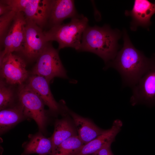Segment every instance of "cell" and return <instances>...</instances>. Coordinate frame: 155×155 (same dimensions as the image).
Masks as SVG:
<instances>
[{
	"instance_id": "cell-1",
	"label": "cell",
	"mask_w": 155,
	"mask_h": 155,
	"mask_svg": "<svg viewBox=\"0 0 155 155\" xmlns=\"http://www.w3.org/2000/svg\"><path fill=\"white\" fill-rule=\"evenodd\" d=\"M123 38V47L105 68L112 67L116 69L121 77L123 86L132 88L149 69L154 59L147 58L136 49L125 31Z\"/></svg>"
},
{
	"instance_id": "cell-2",
	"label": "cell",
	"mask_w": 155,
	"mask_h": 155,
	"mask_svg": "<svg viewBox=\"0 0 155 155\" xmlns=\"http://www.w3.org/2000/svg\"><path fill=\"white\" fill-rule=\"evenodd\" d=\"M119 32L107 25L87 26L83 32L79 51L90 52L101 58L108 64L118 52Z\"/></svg>"
},
{
	"instance_id": "cell-3",
	"label": "cell",
	"mask_w": 155,
	"mask_h": 155,
	"mask_svg": "<svg viewBox=\"0 0 155 155\" xmlns=\"http://www.w3.org/2000/svg\"><path fill=\"white\" fill-rule=\"evenodd\" d=\"M88 20L83 15H77L65 24L53 26L44 32L47 42L55 41L59 44L58 49L69 47L79 51L82 35L88 26Z\"/></svg>"
},
{
	"instance_id": "cell-4",
	"label": "cell",
	"mask_w": 155,
	"mask_h": 155,
	"mask_svg": "<svg viewBox=\"0 0 155 155\" xmlns=\"http://www.w3.org/2000/svg\"><path fill=\"white\" fill-rule=\"evenodd\" d=\"M19 103L27 119H32L39 131L44 135L50 121L49 115L45 110L44 102L37 94L27 84L22 85L18 94Z\"/></svg>"
},
{
	"instance_id": "cell-5",
	"label": "cell",
	"mask_w": 155,
	"mask_h": 155,
	"mask_svg": "<svg viewBox=\"0 0 155 155\" xmlns=\"http://www.w3.org/2000/svg\"><path fill=\"white\" fill-rule=\"evenodd\" d=\"M32 73L44 78L49 82L55 77L67 78L58 51L48 44L38 58Z\"/></svg>"
},
{
	"instance_id": "cell-6",
	"label": "cell",
	"mask_w": 155,
	"mask_h": 155,
	"mask_svg": "<svg viewBox=\"0 0 155 155\" xmlns=\"http://www.w3.org/2000/svg\"><path fill=\"white\" fill-rule=\"evenodd\" d=\"M132 88L130 102L132 106L141 104L149 106L155 105V60Z\"/></svg>"
},
{
	"instance_id": "cell-7",
	"label": "cell",
	"mask_w": 155,
	"mask_h": 155,
	"mask_svg": "<svg viewBox=\"0 0 155 155\" xmlns=\"http://www.w3.org/2000/svg\"><path fill=\"white\" fill-rule=\"evenodd\" d=\"M0 65L1 76L8 83L21 84L28 76L24 60L12 53L0 59Z\"/></svg>"
},
{
	"instance_id": "cell-8",
	"label": "cell",
	"mask_w": 155,
	"mask_h": 155,
	"mask_svg": "<svg viewBox=\"0 0 155 155\" xmlns=\"http://www.w3.org/2000/svg\"><path fill=\"white\" fill-rule=\"evenodd\" d=\"M26 23L24 13L17 12L3 41L4 49L0 54V59L7 53L22 51Z\"/></svg>"
},
{
	"instance_id": "cell-9",
	"label": "cell",
	"mask_w": 155,
	"mask_h": 155,
	"mask_svg": "<svg viewBox=\"0 0 155 155\" xmlns=\"http://www.w3.org/2000/svg\"><path fill=\"white\" fill-rule=\"evenodd\" d=\"M26 21L24 43L21 51L29 59L38 58L48 42L40 27L32 21Z\"/></svg>"
},
{
	"instance_id": "cell-10",
	"label": "cell",
	"mask_w": 155,
	"mask_h": 155,
	"mask_svg": "<svg viewBox=\"0 0 155 155\" xmlns=\"http://www.w3.org/2000/svg\"><path fill=\"white\" fill-rule=\"evenodd\" d=\"M49 82L42 76L33 75L29 78L27 85L48 107L51 116H57L63 112L64 105L60 104L55 100L50 90Z\"/></svg>"
},
{
	"instance_id": "cell-11",
	"label": "cell",
	"mask_w": 155,
	"mask_h": 155,
	"mask_svg": "<svg viewBox=\"0 0 155 155\" xmlns=\"http://www.w3.org/2000/svg\"><path fill=\"white\" fill-rule=\"evenodd\" d=\"M155 13V1L152 3L147 0H135L132 9L125 12L126 16L132 18L131 28L133 30L138 26H149L151 24V18Z\"/></svg>"
},
{
	"instance_id": "cell-12",
	"label": "cell",
	"mask_w": 155,
	"mask_h": 155,
	"mask_svg": "<svg viewBox=\"0 0 155 155\" xmlns=\"http://www.w3.org/2000/svg\"><path fill=\"white\" fill-rule=\"evenodd\" d=\"M122 125L123 123L121 120H115L110 129L105 130L102 134L84 145L73 155H92L107 144L114 142L116 136L121 130Z\"/></svg>"
},
{
	"instance_id": "cell-13",
	"label": "cell",
	"mask_w": 155,
	"mask_h": 155,
	"mask_svg": "<svg viewBox=\"0 0 155 155\" xmlns=\"http://www.w3.org/2000/svg\"><path fill=\"white\" fill-rule=\"evenodd\" d=\"M67 111L75 126L80 139L87 144L102 134L105 131L97 126L91 120L82 117L67 107Z\"/></svg>"
},
{
	"instance_id": "cell-14",
	"label": "cell",
	"mask_w": 155,
	"mask_h": 155,
	"mask_svg": "<svg viewBox=\"0 0 155 155\" xmlns=\"http://www.w3.org/2000/svg\"><path fill=\"white\" fill-rule=\"evenodd\" d=\"M51 2L48 0H28L22 12L26 20L42 27L49 19Z\"/></svg>"
},
{
	"instance_id": "cell-15",
	"label": "cell",
	"mask_w": 155,
	"mask_h": 155,
	"mask_svg": "<svg viewBox=\"0 0 155 155\" xmlns=\"http://www.w3.org/2000/svg\"><path fill=\"white\" fill-rule=\"evenodd\" d=\"M67 108V107L66 111L62 114V118L55 121L54 131L51 137L53 144L52 153L63 141L70 137L78 135L75 126Z\"/></svg>"
},
{
	"instance_id": "cell-16",
	"label": "cell",
	"mask_w": 155,
	"mask_h": 155,
	"mask_svg": "<svg viewBox=\"0 0 155 155\" xmlns=\"http://www.w3.org/2000/svg\"><path fill=\"white\" fill-rule=\"evenodd\" d=\"M22 147L24 150L21 155L34 154L50 155L52 151L53 144L51 137H47L38 131L34 134L29 135L28 140L22 144Z\"/></svg>"
},
{
	"instance_id": "cell-17",
	"label": "cell",
	"mask_w": 155,
	"mask_h": 155,
	"mask_svg": "<svg viewBox=\"0 0 155 155\" xmlns=\"http://www.w3.org/2000/svg\"><path fill=\"white\" fill-rule=\"evenodd\" d=\"M74 1L51 0L49 18L52 26L61 24L66 19L77 16Z\"/></svg>"
},
{
	"instance_id": "cell-18",
	"label": "cell",
	"mask_w": 155,
	"mask_h": 155,
	"mask_svg": "<svg viewBox=\"0 0 155 155\" xmlns=\"http://www.w3.org/2000/svg\"><path fill=\"white\" fill-rule=\"evenodd\" d=\"M22 107L19 103L0 111V135L6 133L18 124L27 119Z\"/></svg>"
},
{
	"instance_id": "cell-19",
	"label": "cell",
	"mask_w": 155,
	"mask_h": 155,
	"mask_svg": "<svg viewBox=\"0 0 155 155\" xmlns=\"http://www.w3.org/2000/svg\"><path fill=\"white\" fill-rule=\"evenodd\" d=\"M84 145L78 135L62 142L50 155H73Z\"/></svg>"
},
{
	"instance_id": "cell-20",
	"label": "cell",
	"mask_w": 155,
	"mask_h": 155,
	"mask_svg": "<svg viewBox=\"0 0 155 155\" xmlns=\"http://www.w3.org/2000/svg\"><path fill=\"white\" fill-rule=\"evenodd\" d=\"M17 12L11 10L7 13L0 16V38L2 44L3 39L7 34Z\"/></svg>"
},
{
	"instance_id": "cell-21",
	"label": "cell",
	"mask_w": 155,
	"mask_h": 155,
	"mask_svg": "<svg viewBox=\"0 0 155 155\" xmlns=\"http://www.w3.org/2000/svg\"><path fill=\"white\" fill-rule=\"evenodd\" d=\"M13 100V94L12 90L6 86L1 80L0 84V110L11 106Z\"/></svg>"
},
{
	"instance_id": "cell-22",
	"label": "cell",
	"mask_w": 155,
	"mask_h": 155,
	"mask_svg": "<svg viewBox=\"0 0 155 155\" xmlns=\"http://www.w3.org/2000/svg\"><path fill=\"white\" fill-rule=\"evenodd\" d=\"M112 142H109L102 147L92 155H114L111 149Z\"/></svg>"
},
{
	"instance_id": "cell-23",
	"label": "cell",
	"mask_w": 155,
	"mask_h": 155,
	"mask_svg": "<svg viewBox=\"0 0 155 155\" xmlns=\"http://www.w3.org/2000/svg\"><path fill=\"white\" fill-rule=\"evenodd\" d=\"M11 10V9L10 7L8 5L0 1V16L7 13Z\"/></svg>"
},
{
	"instance_id": "cell-24",
	"label": "cell",
	"mask_w": 155,
	"mask_h": 155,
	"mask_svg": "<svg viewBox=\"0 0 155 155\" xmlns=\"http://www.w3.org/2000/svg\"></svg>"
},
{
	"instance_id": "cell-25",
	"label": "cell",
	"mask_w": 155,
	"mask_h": 155,
	"mask_svg": "<svg viewBox=\"0 0 155 155\" xmlns=\"http://www.w3.org/2000/svg\"></svg>"
},
{
	"instance_id": "cell-26",
	"label": "cell",
	"mask_w": 155,
	"mask_h": 155,
	"mask_svg": "<svg viewBox=\"0 0 155 155\" xmlns=\"http://www.w3.org/2000/svg\"><path fill=\"white\" fill-rule=\"evenodd\" d=\"M155 55V54H154Z\"/></svg>"
}]
</instances>
